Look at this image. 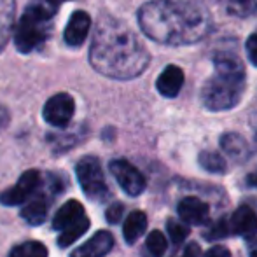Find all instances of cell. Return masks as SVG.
Wrapping results in <instances>:
<instances>
[{
  "label": "cell",
  "mask_w": 257,
  "mask_h": 257,
  "mask_svg": "<svg viewBox=\"0 0 257 257\" xmlns=\"http://www.w3.org/2000/svg\"><path fill=\"white\" fill-rule=\"evenodd\" d=\"M139 23L144 34L159 44L189 46L208 34L212 18L194 0H153L140 7Z\"/></svg>",
  "instance_id": "cell-1"
},
{
  "label": "cell",
  "mask_w": 257,
  "mask_h": 257,
  "mask_svg": "<svg viewBox=\"0 0 257 257\" xmlns=\"http://www.w3.org/2000/svg\"><path fill=\"white\" fill-rule=\"evenodd\" d=\"M149 53L122 21L102 16L93 35L89 61L105 77L128 81L139 77L149 65Z\"/></svg>",
  "instance_id": "cell-2"
},
{
  "label": "cell",
  "mask_w": 257,
  "mask_h": 257,
  "mask_svg": "<svg viewBox=\"0 0 257 257\" xmlns=\"http://www.w3.org/2000/svg\"><path fill=\"white\" fill-rule=\"evenodd\" d=\"M217 74L205 82L201 102L208 110H229L236 107L245 91V67L234 53L220 51L213 56Z\"/></svg>",
  "instance_id": "cell-3"
},
{
  "label": "cell",
  "mask_w": 257,
  "mask_h": 257,
  "mask_svg": "<svg viewBox=\"0 0 257 257\" xmlns=\"http://www.w3.org/2000/svg\"><path fill=\"white\" fill-rule=\"evenodd\" d=\"M54 11L41 2H34L21 16L16 30H14V46L20 53H32L42 48L51 35V18Z\"/></svg>",
  "instance_id": "cell-4"
},
{
  "label": "cell",
  "mask_w": 257,
  "mask_h": 257,
  "mask_svg": "<svg viewBox=\"0 0 257 257\" xmlns=\"http://www.w3.org/2000/svg\"><path fill=\"white\" fill-rule=\"evenodd\" d=\"M77 180L81 184L84 194L93 201H102L108 196V187L105 182V175L98 158L86 156L75 165Z\"/></svg>",
  "instance_id": "cell-5"
},
{
  "label": "cell",
  "mask_w": 257,
  "mask_h": 257,
  "mask_svg": "<svg viewBox=\"0 0 257 257\" xmlns=\"http://www.w3.org/2000/svg\"><path fill=\"white\" fill-rule=\"evenodd\" d=\"M110 172L121 189L130 196H139L146 189V179L144 175L126 159H114L110 163Z\"/></svg>",
  "instance_id": "cell-6"
},
{
  "label": "cell",
  "mask_w": 257,
  "mask_h": 257,
  "mask_svg": "<svg viewBox=\"0 0 257 257\" xmlns=\"http://www.w3.org/2000/svg\"><path fill=\"white\" fill-rule=\"evenodd\" d=\"M39 184H41V173L37 170H28L20 177V180L16 182V186L11 189L4 191L0 194V203L7 206L21 205L25 201L30 200L32 194L37 191Z\"/></svg>",
  "instance_id": "cell-7"
},
{
  "label": "cell",
  "mask_w": 257,
  "mask_h": 257,
  "mask_svg": "<svg viewBox=\"0 0 257 257\" xmlns=\"http://www.w3.org/2000/svg\"><path fill=\"white\" fill-rule=\"evenodd\" d=\"M75 110V103L68 93H58L44 105V119L51 126L65 128L72 121Z\"/></svg>",
  "instance_id": "cell-8"
},
{
  "label": "cell",
  "mask_w": 257,
  "mask_h": 257,
  "mask_svg": "<svg viewBox=\"0 0 257 257\" xmlns=\"http://www.w3.org/2000/svg\"><path fill=\"white\" fill-rule=\"evenodd\" d=\"M229 229L233 234L252 240L257 234V215L248 205H241L229 219Z\"/></svg>",
  "instance_id": "cell-9"
},
{
  "label": "cell",
  "mask_w": 257,
  "mask_h": 257,
  "mask_svg": "<svg viewBox=\"0 0 257 257\" xmlns=\"http://www.w3.org/2000/svg\"><path fill=\"white\" fill-rule=\"evenodd\" d=\"M89 27H91L89 14L84 13V11H75L70 16V20H68L67 28H65V34H63L65 42L68 46H72V48L81 46L86 41V37H88Z\"/></svg>",
  "instance_id": "cell-10"
},
{
  "label": "cell",
  "mask_w": 257,
  "mask_h": 257,
  "mask_svg": "<svg viewBox=\"0 0 257 257\" xmlns=\"http://www.w3.org/2000/svg\"><path fill=\"white\" fill-rule=\"evenodd\" d=\"M177 212H179V217L182 222H186L187 226L189 224H194V226H201L208 220L210 210L208 205L205 201H201L200 198H184L180 200L179 206H177Z\"/></svg>",
  "instance_id": "cell-11"
},
{
  "label": "cell",
  "mask_w": 257,
  "mask_h": 257,
  "mask_svg": "<svg viewBox=\"0 0 257 257\" xmlns=\"http://www.w3.org/2000/svg\"><path fill=\"white\" fill-rule=\"evenodd\" d=\"M114 247V238L108 231H98L84 245L75 248L70 257H105Z\"/></svg>",
  "instance_id": "cell-12"
},
{
  "label": "cell",
  "mask_w": 257,
  "mask_h": 257,
  "mask_svg": "<svg viewBox=\"0 0 257 257\" xmlns=\"http://www.w3.org/2000/svg\"><path fill=\"white\" fill-rule=\"evenodd\" d=\"M184 84V72L182 68H179L177 65H168L165 70L161 72V75L158 77L156 88L166 98H173L179 95V91L182 89Z\"/></svg>",
  "instance_id": "cell-13"
},
{
  "label": "cell",
  "mask_w": 257,
  "mask_h": 257,
  "mask_svg": "<svg viewBox=\"0 0 257 257\" xmlns=\"http://www.w3.org/2000/svg\"><path fill=\"white\" fill-rule=\"evenodd\" d=\"M84 206H82L79 201L70 200L67 201L60 210L56 212V215L53 217V229L63 231L67 229L68 226L79 222L81 219H84Z\"/></svg>",
  "instance_id": "cell-14"
},
{
  "label": "cell",
  "mask_w": 257,
  "mask_h": 257,
  "mask_svg": "<svg viewBox=\"0 0 257 257\" xmlns=\"http://www.w3.org/2000/svg\"><path fill=\"white\" fill-rule=\"evenodd\" d=\"M220 147L234 161H245L248 158V154H250L247 140L241 135H238V133H224L220 137Z\"/></svg>",
  "instance_id": "cell-15"
},
{
  "label": "cell",
  "mask_w": 257,
  "mask_h": 257,
  "mask_svg": "<svg viewBox=\"0 0 257 257\" xmlns=\"http://www.w3.org/2000/svg\"><path fill=\"white\" fill-rule=\"evenodd\" d=\"M147 229V215L140 210L132 212L124 220V226H122V236H124L126 243L133 245Z\"/></svg>",
  "instance_id": "cell-16"
},
{
  "label": "cell",
  "mask_w": 257,
  "mask_h": 257,
  "mask_svg": "<svg viewBox=\"0 0 257 257\" xmlns=\"http://www.w3.org/2000/svg\"><path fill=\"white\" fill-rule=\"evenodd\" d=\"M14 13H16L14 0H0V51L7 46L13 34Z\"/></svg>",
  "instance_id": "cell-17"
},
{
  "label": "cell",
  "mask_w": 257,
  "mask_h": 257,
  "mask_svg": "<svg viewBox=\"0 0 257 257\" xmlns=\"http://www.w3.org/2000/svg\"><path fill=\"white\" fill-rule=\"evenodd\" d=\"M48 210H49V200L46 196H37L32 200L25 208L21 210V217L32 226H39L48 219Z\"/></svg>",
  "instance_id": "cell-18"
},
{
  "label": "cell",
  "mask_w": 257,
  "mask_h": 257,
  "mask_svg": "<svg viewBox=\"0 0 257 257\" xmlns=\"http://www.w3.org/2000/svg\"><path fill=\"white\" fill-rule=\"evenodd\" d=\"M88 227H89V219H88V217H84V219H81L79 222L68 226L67 229L61 231L60 236H58V245H60L61 248L72 245L75 240H77V238H81L82 234L88 231Z\"/></svg>",
  "instance_id": "cell-19"
},
{
  "label": "cell",
  "mask_w": 257,
  "mask_h": 257,
  "mask_svg": "<svg viewBox=\"0 0 257 257\" xmlns=\"http://www.w3.org/2000/svg\"><path fill=\"white\" fill-rule=\"evenodd\" d=\"M166 238L161 231H153V233L147 236L146 245L142 248V257H163L166 252Z\"/></svg>",
  "instance_id": "cell-20"
},
{
  "label": "cell",
  "mask_w": 257,
  "mask_h": 257,
  "mask_svg": "<svg viewBox=\"0 0 257 257\" xmlns=\"http://www.w3.org/2000/svg\"><path fill=\"white\" fill-rule=\"evenodd\" d=\"M200 166L208 173H224L226 172V159L222 158L220 154L213 153V151H203L200 153Z\"/></svg>",
  "instance_id": "cell-21"
},
{
  "label": "cell",
  "mask_w": 257,
  "mask_h": 257,
  "mask_svg": "<svg viewBox=\"0 0 257 257\" xmlns=\"http://www.w3.org/2000/svg\"><path fill=\"white\" fill-rule=\"evenodd\" d=\"M7 257H48V248L41 241H25L16 245Z\"/></svg>",
  "instance_id": "cell-22"
},
{
  "label": "cell",
  "mask_w": 257,
  "mask_h": 257,
  "mask_svg": "<svg viewBox=\"0 0 257 257\" xmlns=\"http://www.w3.org/2000/svg\"><path fill=\"white\" fill-rule=\"evenodd\" d=\"M226 11L238 18L252 16L257 13V0H226Z\"/></svg>",
  "instance_id": "cell-23"
},
{
  "label": "cell",
  "mask_w": 257,
  "mask_h": 257,
  "mask_svg": "<svg viewBox=\"0 0 257 257\" xmlns=\"http://www.w3.org/2000/svg\"><path fill=\"white\" fill-rule=\"evenodd\" d=\"M166 227H168L170 240H172L173 245H180L189 236V226L186 222H182V220H168Z\"/></svg>",
  "instance_id": "cell-24"
},
{
  "label": "cell",
  "mask_w": 257,
  "mask_h": 257,
  "mask_svg": "<svg viewBox=\"0 0 257 257\" xmlns=\"http://www.w3.org/2000/svg\"><path fill=\"white\" fill-rule=\"evenodd\" d=\"M229 233H231L229 222H227L226 219H219L205 231V238H206V240H210V241H217V240H222V238H226Z\"/></svg>",
  "instance_id": "cell-25"
},
{
  "label": "cell",
  "mask_w": 257,
  "mask_h": 257,
  "mask_svg": "<svg viewBox=\"0 0 257 257\" xmlns=\"http://www.w3.org/2000/svg\"><path fill=\"white\" fill-rule=\"evenodd\" d=\"M67 182H68V180L65 179V177L58 175V173H49V175H48V189H49V193L60 194L61 191L65 189Z\"/></svg>",
  "instance_id": "cell-26"
},
{
  "label": "cell",
  "mask_w": 257,
  "mask_h": 257,
  "mask_svg": "<svg viewBox=\"0 0 257 257\" xmlns=\"http://www.w3.org/2000/svg\"><path fill=\"white\" fill-rule=\"evenodd\" d=\"M122 212H124V206H122L121 203H114V205H110L107 208V220L110 224H115V222H119L121 220V217H122Z\"/></svg>",
  "instance_id": "cell-27"
},
{
  "label": "cell",
  "mask_w": 257,
  "mask_h": 257,
  "mask_svg": "<svg viewBox=\"0 0 257 257\" xmlns=\"http://www.w3.org/2000/svg\"><path fill=\"white\" fill-rule=\"evenodd\" d=\"M247 54H248V60L257 67V34L250 35L247 41Z\"/></svg>",
  "instance_id": "cell-28"
},
{
  "label": "cell",
  "mask_w": 257,
  "mask_h": 257,
  "mask_svg": "<svg viewBox=\"0 0 257 257\" xmlns=\"http://www.w3.org/2000/svg\"><path fill=\"white\" fill-rule=\"evenodd\" d=\"M203 257H231V254L226 247H222V245H215V247H212L208 252H205Z\"/></svg>",
  "instance_id": "cell-29"
},
{
  "label": "cell",
  "mask_w": 257,
  "mask_h": 257,
  "mask_svg": "<svg viewBox=\"0 0 257 257\" xmlns=\"http://www.w3.org/2000/svg\"><path fill=\"white\" fill-rule=\"evenodd\" d=\"M179 257H200V245L198 243L186 245V248H184L182 254H180Z\"/></svg>",
  "instance_id": "cell-30"
},
{
  "label": "cell",
  "mask_w": 257,
  "mask_h": 257,
  "mask_svg": "<svg viewBox=\"0 0 257 257\" xmlns=\"http://www.w3.org/2000/svg\"><path fill=\"white\" fill-rule=\"evenodd\" d=\"M37 2L44 4L46 7H49V9H53L54 13H56V9H58V7H60L63 2H67V0H37Z\"/></svg>",
  "instance_id": "cell-31"
},
{
  "label": "cell",
  "mask_w": 257,
  "mask_h": 257,
  "mask_svg": "<svg viewBox=\"0 0 257 257\" xmlns=\"http://www.w3.org/2000/svg\"><path fill=\"white\" fill-rule=\"evenodd\" d=\"M248 257H257V238L248 240Z\"/></svg>",
  "instance_id": "cell-32"
},
{
  "label": "cell",
  "mask_w": 257,
  "mask_h": 257,
  "mask_svg": "<svg viewBox=\"0 0 257 257\" xmlns=\"http://www.w3.org/2000/svg\"><path fill=\"white\" fill-rule=\"evenodd\" d=\"M247 184H248V186H252V187H257V170H255V172H252L250 175L247 177Z\"/></svg>",
  "instance_id": "cell-33"
},
{
  "label": "cell",
  "mask_w": 257,
  "mask_h": 257,
  "mask_svg": "<svg viewBox=\"0 0 257 257\" xmlns=\"http://www.w3.org/2000/svg\"><path fill=\"white\" fill-rule=\"evenodd\" d=\"M252 126H254V132H255V139H257V107L252 112Z\"/></svg>",
  "instance_id": "cell-34"
}]
</instances>
